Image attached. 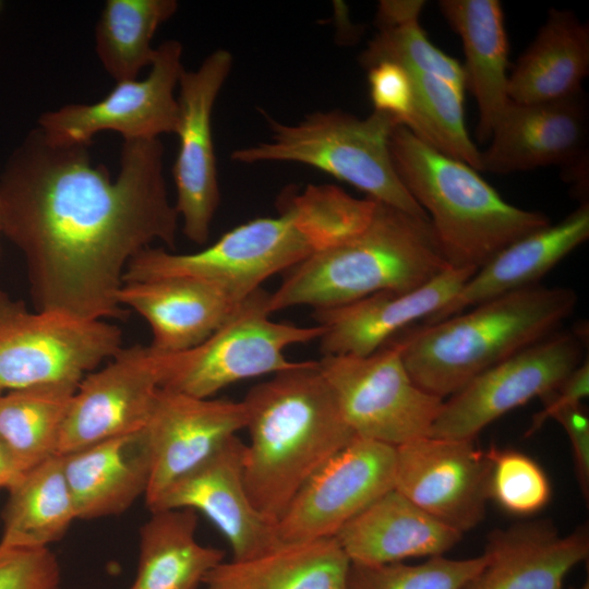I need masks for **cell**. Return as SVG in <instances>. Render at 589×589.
Returning <instances> with one entry per match:
<instances>
[{"label":"cell","mask_w":589,"mask_h":589,"mask_svg":"<svg viewBox=\"0 0 589 589\" xmlns=\"http://www.w3.org/2000/svg\"><path fill=\"white\" fill-rule=\"evenodd\" d=\"M589 238V204L557 224L512 242L479 268L441 310L422 321L432 324L498 296L538 285L560 261Z\"/></svg>","instance_id":"cell-24"},{"label":"cell","mask_w":589,"mask_h":589,"mask_svg":"<svg viewBox=\"0 0 589 589\" xmlns=\"http://www.w3.org/2000/svg\"><path fill=\"white\" fill-rule=\"evenodd\" d=\"M11 454L0 440V489H9L21 476Z\"/></svg>","instance_id":"cell-42"},{"label":"cell","mask_w":589,"mask_h":589,"mask_svg":"<svg viewBox=\"0 0 589 589\" xmlns=\"http://www.w3.org/2000/svg\"><path fill=\"white\" fill-rule=\"evenodd\" d=\"M474 273L448 267L410 291H381L340 306L314 310L313 316L324 329L321 352L357 357L375 352L402 328L441 310Z\"/></svg>","instance_id":"cell-20"},{"label":"cell","mask_w":589,"mask_h":589,"mask_svg":"<svg viewBox=\"0 0 589 589\" xmlns=\"http://www.w3.org/2000/svg\"><path fill=\"white\" fill-rule=\"evenodd\" d=\"M378 28L359 57L362 67L368 69L388 61L407 71L434 75L466 89L461 64L430 41L420 21Z\"/></svg>","instance_id":"cell-35"},{"label":"cell","mask_w":589,"mask_h":589,"mask_svg":"<svg viewBox=\"0 0 589 589\" xmlns=\"http://www.w3.org/2000/svg\"><path fill=\"white\" fill-rule=\"evenodd\" d=\"M61 456L77 519L120 515L145 497L151 457L144 428Z\"/></svg>","instance_id":"cell-25"},{"label":"cell","mask_w":589,"mask_h":589,"mask_svg":"<svg viewBox=\"0 0 589 589\" xmlns=\"http://www.w3.org/2000/svg\"><path fill=\"white\" fill-rule=\"evenodd\" d=\"M197 513L191 508L151 512L140 529V555L130 589H199L225 561L224 551L196 540Z\"/></svg>","instance_id":"cell-29"},{"label":"cell","mask_w":589,"mask_h":589,"mask_svg":"<svg viewBox=\"0 0 589 589\" xmlns=\"http://www.w3.org/2000/svg\"><path fill=\"white\" fill-rule=\"evenodd\" d=\"M245 428L242 401L199 398L159 388L144 426L151 476L149 509L165 490L219 450Z\"/></svg>","instance_id":"cell-17"},{"label":"cell","mask_w":589,"mask_h":589,"mask_svg":"<svg viewBox=\"0 0 589 589\" xmlns=\"http://www.w3.org/2000/svg\"><path fill=\"white\" fill-rule=\"evenodd\" d=\"M441 13L461 39L465 86L479 112L476 136L490 140L508 97V38L498 0H441Z\"/></svg>","instance_id":"cell-26"},{"label":"cell","mask_w":589,"mask_h":589,"mask_svg":"<svg viewBox=\"0 0 589 589\" xmlns=\"http://www.w3.org/2000/svg\"><path fill=\"white\" fill-rule=\"evenodd\" d=\"M573 589H589V586H588V584H586V585H584V586L580 587V588H573Z\"/></svg>","instance_id":"cell-43"},{"label":"cell","mask_w":589,"mask_h":589,"mask_svg":"<svg viewBox=\"0 0 589 589\" xmlns=\"http://www.w3.org/2000/svg\"><path fill=\"white\" fill-rule=\"evenodd\" d=\"M566 432L574 457L578 484L586 498L589 495V418L580 404L556 412L552 418Z\"/></svg>","instance_id":"cell-39"},{"label":"cell","mask_w":589,"mask_h":589,"mask_svg":"<svg viewBox=\"0 0 589 589\" xmlns=\"http://www.w3.org/2000/svg\"><path fill=\"white\" fill-rule=\"evenodd\" d=\"M178 8L175 0H107L96 26V51L117 81L136 80L152 63L151 41L161 23Z\"/></svg>","instance_id":"cell-32"},{"label":"cell","mask_w":589,"mask_h":589,"mask_svg":"<svg viewBox=\"0 0 589 589\" xmlns=\"http://www.w3.org/2000/svg\"><path fill=\"white\" fill-rule=\"evenodd\" d=\"M118 298L121 305L148 323L153 335L149 346L173 353L202 344L245 297L209 280L172 276L123 283Z\"/></svg>","instance_id":"cell-21"},{"label":"cell","mask_w":589,"mask_h":589,"mask_svg":"<svg viewBox=\"0 0 589 589\" xmlns=\"http://www.w3.org/2000/svg\"><path fill=\"white\" fill-rule=\"evenodd\" d=\"M589 394V363L582 361L569 375L549 395L543 398L544 407L537 412L527 431L532 435L556 412L569 406L580 404Z\"/></svg>","instance_id":"cell-40"},{"label":"cell","mask_w":589,"mask_h":589,"mask_svg":"<svg viewBox=\"0 0 589 589\" xmlns=\"http://www.w3.org/2000/svg\"><path fill=\"white\" fill-rule=\"evenodd\" d=\"M489 494L498 506L514 515H531L550 501L551 484L544 470L516 449L491 447Z\"/></svg>","instance_id":"cell-36"},{"label":"cell","mask_w":589,"mask_h":589,"mask_svg":"<svg viewBox=\"0 0 589 589\" xmlns=\"http://www.w3.org/2000/svg\"><path fill=\"white\" fill-rule=\"evenodd\" d=\"M588 127L584 91L548 103L510 100L481 151V171L509 173L551 165L572 171L585 168Z\"/></svg>","instance_id":"cell-18"},{"label":"cell","mask_w":589,"mask_h":589,"mask_svg":"<svg viewBox=\"0 0 589 589\" xmlns=\"http://www.w3.org/2000/svg\"><path fill=\"white\" fill-rule=\"evenodd\" d=\"M245 444L237 436L169 485L149 512L191 508L205 515L227 539L232 560L249 558L278 544L276 524L252 503L243 479Z\"/></svg>","instance_id":"cell-19"},{"label":"cell","mask_w":589,"mask_h":589,"mask_svg":"<svg viewBox=\"0 0 589 589\" xmlns=\"http://www.w3.org/2000/svg\"><path fill=\"white\" fill-rule=\"evenodd\" d=\"M271 293L261 287L245 297L227 321L194 348L161 353L160 387L211 398L250 377L299 366L285 357L291 345L320 339L321 325L300 327L269 318Z\"/></svg>","instance_id":"cell-8"},{"label":"cell","mask_w":589,"mask_h":589,"mask_svg":"<svg viewBox=\"0 0 589 589\" xmlns=\"http://www.w3.org/2000/svg\"><path fill=\"white\" fill-rule=\"evenodd\" d=\"M267 122L271 140L235 149L232 160L308 165L365 192L369 199L428 218L394 167L389 137L400 124L394 117L374 110L360 118L335 109L313 112L296 124L268 117Z\"/></svg>","instance_id":"cell-7"},{"label":"cell","mask_w":589,"mask_h":589,"mask_svg":"<svg viewBox=\"0 0 589 589\" xmlns=\"http://www.w3.org/2000/svg\"><path fill=\"white\" fill-rule=\"evenodd\" d=\"M8 491L1 545L49 548L77 519L61 455L22 473Z\"/></svg>","instance_id":"cell-30"},{"label":"cell","mask_w":589,"mask_h":589,"mask_svg":"<svg viewBox=\"0 0 589 589\" xmlns=\"http://www.w3.org/2000/svg\"><path fill=\"white\" fill-rule=\"evenodd\" d=\"M0 589H61V569L49 548L0 544Z\"/></svg>","instance_id":"cell-37"},{"label":"cell","mask_w":589,"mask_h":589,"mask_svg":"<svg viewBox=\"0 0 589 589\" xmlns=\"http://www.w3.org/2000/svg\"><path fill=\"white\" fill-rule=\"evenodd\" d=\"M389 152L452 267L477 272L512 242L551 224L541 212L509 204L478 170L436 151L401 124L390 134Z\"/></svg>","instance_id":"cell-6"},{"label":"cell","mask_w":589,"mask_h":589,"mask_svg":"<svg viewBox=\"0 0 589 589\" xmlns=\"http://www.w3.org/2000/svg\"><path fill=\"white\" fill-rule=\"evenodd\" d=\"M87 147L31 132L0 175L1 232L24 256L36 311L122 318L129 262L156 240L175 248L179 215L159 139L124 140L115 179Z\"/></svg>","instance_id":"cell-1"},{"label":"cell","mask_w":589,"mask_h":589,"mask_svg":"<svg viewBox=\"0 0 589 589\" xmlns=\"http://www.w3.org/2000/svg\"><path fill=\"white\" fill-rule=\"evenodd\" d=\"M317 363L356 436L397 447L430 435L444 399L412 381L395 341L368 356H323Z\"/></svg>","instance_id":"cell-10"},{"label":"cell","mask_w":589,"mask_h":589,"mask_svg":"<svg viewBox=\"0 0 589 589\" xmlns=\"http://www.w3.org/2000/svg\"><path fill=\"white\" fill-rule=\"evenodd\" d=\"M491 469L473 440L425 436L396 447L394 489L464 533L485 516Z\"/></svg>","instance_id":"cell-15"},{"label":"cell","mask_w":589,"mask_h":589,"mask_svg":"<svg viewBox=\"0 0 589 589\" xmlns=\"http://www.w3.org/2000/svg\"><path fill=\"white\" fill-rule=\"evenodd\" d=\"M77 385L49 383L0 395V440L21 473L59 455L62 428Z\"/></svg>","instance_id":"cell-31"},{"label":"cell","mask_w":589,"mask_h":589,"mask_svg":"<svg viewBox=\"0 0 589 589\" xmlns=\"http://www.w3.org/2000/svg\"><path fill=\"white\" fill-rule=\"evenodd\" d=\"M350 564L335 538L280 541L252 557L223 561L199 589H346Z\"/></svg>","instance_id":"cell-27"},{"label":"cell","mask_w":589,"mask_h":589,"mask_svg":"<svg viewBox=\"0 0 589 589\" xmlns=\"http://www.w3.org/2000/svg\"><path fill=\"white\" fill-rule=\"evenodd\" d=\"M241 401L244 483L254 506L277 524L306 480L356 435L317 361L274 374Z\"/></svg>","instance_id":"cell-3"},{"label":"cell","mask_w":589,"mask_h":589,"mask_svg":"<svg viewBox=\"0 0 589 589\" xmlns=\"http://www.w3.org/2000/svg\"><path fill=\"white\" fill-rule=\"evenodd\" d=\"M160 357L149 345L122 347L107 365L86 374L72 397L59 455L142 430L160 388Z\"/></svg>","instance_id":"cell-16"},{"label":"cell","mask_w":589,"mask_h":589,"mask_svg":"<svg viewBox=\"0 0 589 589\" xmlns=\"http://www.w3.org/2000/svg\"><path fill=\"white\" fill-rule=\"evenodd\" d=\"M375 207L330 185H308L284 200L279 215L241 224L189 254L146 248L128 264L123 283L172 276L209 280L247 297L276 273L360 231Z\"/></svg>","instance_id":"cell-2"},{"label":"cell","mask_w":589,"mask_h":589,"mask_svg":"<svg viewBox=\"0 0 589 589\" xmlns=\"http://www.w3.org/2000/svg\"><path fill=\"white\" fill-rule=\"evenodd\" d=\"M485 563L483 553L458 560L433 556L419 564H350L346 589H462Z\"/></svg>","instance_id":"cell-34"},{"label":"cell","mask_w":589,"mask_h":589,"mask_svg":"<svg viewBox=\"0 0 589 589\" xmlns=\"http://www.w3.org/2000/svg\"><path fill=\"white\" fill-rule=\"evenodd\" d=\"M0 7H1V2H0Z\"/></svg>","instance_id":"cell-46"},{"label":"cell","mask_w":589,"mask_h":589,"mask_svg":"<svg viewBox=\"0 0 589 589\" xmlns=\"http://www.w3.org/2000/svg\"><path fill=\"white\" fill-rule=\"evenodd\" d=\"M448 267L428 218L375 201L360 231L287 271L269 309H330L381 291H410Z\"/></svg>","instance_id":"cell-5"},{"label":"cell","mask_w":589,"mask_h":589,"mask_svg":"<svg viewBox=\"0 0 589 589\" xmlns=\"http://www.w3.org/2000/svg\"><path fill=\"white\" fill-rule=\"evenodd\" d=\"M407 72L413 105L404 127L436 151L481 171V151L471 141L465 122V91L434 75Z\"/></svg>","instance_id":"cell-33"},{"label":"cell","mask_w":589,"mask_h":589,"mask_svg":"<svg viewBox=\"0 0 589 589\" xmlns=\"http://www.w3.org/2000/svg\"><path fill=\"white\" fill-rule=\"evenodd\" d=\"M486 563L462 589H563L567 574L589 554V534L580 527L561 534L550 520L496 529L483 552Z\"/></svg>","instance_id":"cell-22"},{"label":"cell","mask_w":589,"mask_h":589,"mask_svg":"<svg viewBox=\"0 0 589 589\" xmlns=\"http://www.w3.org/2000/svg\"><path fill=\"white\" fill-rule=\"evenodd\" d=\"M461 536L392 489L349 520L334 538L351 564L383 565L444 555Z\"/></svg>","instance_id":"cell-23"},{"label":"cell","mask_w":589,"mask_h":589,"mask_svg":"<svg viewBox=\"0 0 589 589\" xmlns=\"http://www.w3.org/2000/svg\"><path fill=\"white\" fill-rule=\"evenodd\" d=\"M576 333H554L474 376L443 401L433 437L473 440L486 425L532 398H544L582 362Z\"/></svg>","instance_id":"cell-11"},{"label":"cell","mask_w":589,"mask_h":589,"mask_svg":"<svg viewBox=\"0 0 589 589\" xmlns=\"http://www.w3.org/2000/svg\"><path fill=\"white\" fill-rule=\"evenodd\" d=\"M233 57L226 49L208 55L195 71L179 79V151L172 168L177 190L175 205L183 221V233L204 244L220 201L217 164L212 136V112L225 84Z\"/></svg>","instance_id":"cell-14"},{"label":"cell","mask_w":589,"mask_h":589,"mask_svg":"<svg viewBox=\"0 0 589 589\" xmlns=\"http://www.w3.org/2000/svg\"><path fill=\"white\" fill-rule=\"evenodd\" d=\"M366 70L374 110L394 117L404 125L413 105V87L409 73L388 61L375 63Z\"/></svg>","instance_id":"cell-38"},{"label":"cell","mask_w":589,"mask_h":589,"mask_svg":"<svg viewBox=\"0 0 589 589\" xmlns=\"http://www.w3.org/2000/svg\"><path fill=\"white\" fill-rule=\"evenodd\" d=\"M122 348L120 328L101 320L29 311L0 289V389L80 383Z\"/></svg>","instance_id":"cell-9"},{"label":"cell","mask_w":589,"mask_h":589,"mask_svg":"<svg viewBox=\"0 0 589 589\" xmlns=\"http://www.w3.org/2000/svg\"><path fill=\"white\" fill-rule=\"evenodd\" d=\"M396 447L354 436L300 488L276 524L281 541L334 538L394 489Z\"/></svg>","instance_id":"cell-13"},{"label":"cell","mask_w":589,"mask_h":589,"mask_svg":"<svg viewBox=\"0 0 589 589\" xmlns=\"http://www.w3.org/2000/svg\"><path fill=\"white\" fill-rule=\"evenodd\" d=\"M0 232H1V206H0Z\"/></svg>","instance_id":"cell-44"},{"label":"cell","mask_w":589,"mask_h":589,"mask_svg":"<svg viewBox=\"0 0 589 589\" xmlns=\"http://www.w3.org/2000/svg\"><path fill=\"white\" fill-rule=\"evenodd\" d=\"M182 51L178 40L164 41L156 48L146 79L117 82L105 98L94 104H72L47 111L38 119V129L52 144L86 146L105 130L117 131L124 140L175 133L179 115L175 88L184 70Z\"/></svg>","instance_id":"cell-12"},{"label":"cell","mask_w":589,"mask_h":589,"mask_svg":"<svg viewBox=\"0 0 589 589\" xmlns=\"http://www.w3.org/2000/svg\"><path fill=\"white\" fill-rule=\"evenodd\" d=\"M425 4L422 0L381 1L376 15L378 27L420 21V14Z\"/></svg>","instance_id":"cell-41"},{"label":"cell","mask_w":589,"mask_h":589,"mask_svg":"<svg viewBox=\"0 0 589 589\" xmlns=\"http://www.w3.org/2000/svg\"><path fill=\"white\" fill-rule=\"evenodd\" d=\"M577 301L570 288L538 284L421 324L394 341L412 381L445 400L478 374L556 333Z\"/></svg>","instance_id":"cell-4"},{"label":"cell","mask_w":589,"mask_h":589,"mask_svg":"<svg viewBox=\"0 0 589 589\" xmlns=\"http://www.w3.org/2000/svg\"><path fill=\"white\" fill-rule=\"evenodd\" d=\"M588 73V24L570 11L551 9L508 75V97L524 104L568 98L582 91Z\"/></svg>","instance_id":"cell-28"},{"label":"cell","mask_w":589,"mask_h":589,"mask_svg":"<svg viewBox=\"0 0 589 589\" xmlns=\"http://www.w3.org/2000/svg\"><path fill=\"white\" fill-rule=\"evenodd\" d=\"M3 392L0 389V395L2 394Z\"/></svg>","instance_id":"cell-45"}]
</instances>
